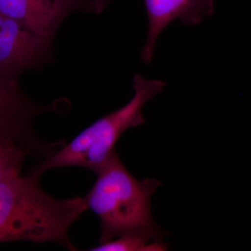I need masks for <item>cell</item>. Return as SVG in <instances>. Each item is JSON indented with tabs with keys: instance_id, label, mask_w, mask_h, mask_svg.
<instances>
[{
	"instance_id": "cell-1",
	"label": "cell",
	"mask_w": 251,
	"mask_h": 251,
	"mask_svg": "<svg viewBox=\"0 0 251 251\" xmlns=\"http://www.w3.org/2000/svg\"><path fill=\"white\" fill-rule=\"evenodd\" d=\"M40 177L27 173L0 181V243L52 242L77 251L68 233L87 210L85 198H54L41 188Z\"/></svg>"
},
{
	"instance_id": "cell-8",
	"label": "cell",
	"mask_w": 251,
	"mask_h": 251,
	"mask_svg": "<svg viewBox=\"0 0 251 251\" xmlns=\"http://www.w3.org/2000/svg\"><path fill=\"white\" fill-rule=\"evenodd\" d=\"M168 244L147 234H131L88 249L90 251H164Z\"/></svg>"
},
{
	"instance_id": "cell-3",
	"label": "cell",
	"mask_w": 251,
	"mask_h": 251,
	"mask_svg": "<svg viewBox=\"0 0 251 251\" xmlns=\"http://www.w3.org/2000/svg\"><path fill=\"white\" fill-rule=\"evenodd\" d=\"M166 85L163 80H150L136 74L133 80L134 96L128 103L94 122L57 152L39 161L28 173L41 176L54 168L79 166L97 174L125 130L145 123L143 107L161 93Z\"/></svg>"
},
{
	"instance_id": "cell-2",
	"label": "cell",
	"mask_w": 251,
	"mask_h": 251,
	"mask_svg": "<svg viewBox=\"0 0 251 251\" xmlns=\"http://www.w3.org/2000/svg\"><path fill=\"white\" fill-rule=\"evenodd\" d=\"M97 175L95 184L84 198L87 209L100 219V244L131 234H150L162 240L166 233L153 221L151 211V196L161 181L135 179L115 149Z\"/></svg>"
},
{
	"instance_id": "cell-6",
	"label": "cell",
	"mask_w": 251,
	"mask_h": 251,
	"mask_svg": "<svg viewBox=\"0 0 251 251\" xmlns=\"http://www.w3.org/2000/svg\"><path fill=\"white\" fill-rule=\"evenodd\" d=\"M89 11L83 0H0V13L34 34L53 41L67 16L75 10Z\"/></svg>"
},
{
	"instance_id": "cell-7",
	"label": "cell",
	"mask_w": 251,
	"mask_h": 251,
	"mask_svg": "<svg viewBox=\"0 0 251 251\" xmlns=\"http://www.w3.org/2000/svg\"><path fill=\"white\" fill-rule=\"evenodd\" d=\"M148 11V38L140 51V60L150 64L154 55L157 39L176 19L187 25H197L214 11V0H144Z\"/></svg>"
},
{
	"instance_id": "cell-10",
	"label": "cell",
	"mask_w": 251,
	"mask_h": 251,
	"mask_svg": "<svg viewBox=\"0 0 251 251\" xmlns=\"http://www.w3.org/2000/svg\"><path fill=\"white\" fill-rule=\"evenodd\" d=\"M89 4L90 11L94 14H100L106 7L110 0H83Z\"/></svg>"
},
{
	"instance_id": "cell-5",
	"label": "cell",
	"mask_w": 251,
	"mask_h": 251,
	"mask_svg": "<svg viewBox=\"0 0 251 251\" xmlns=\"http://www.w3.org/2000/svg\"><path fill=\"white\" fill-rule=\"evenodd\" d=\"M52 41L34 34L21 23L0 13V79L21 88L20 77L38 70L53 57Z\"/></svg>"
},
{
	"instance_id": "cell-9",
	"label": "cell",
	"mask_w": 251,
	"mask_h": 251,
	"mask_svg": "<svg viewBox=\"0 0 251 251\" xmlns=\"http://www.w3.org/2000/svg\"><path fill=\"white\" fill-rule=\"evenodd\" d=\"M27 153L12 140L0 138V181L21 175Z\"/></svg>"
},
{
	"instance_id": "cell-4",
	"label": "cell",
	"mask_w": 251,
	"mask_h": 251,
	"mask_svg": "<svg viewBox=\"0 0 251 251\" xmlns=\"http://www.w3.org/2000/svg\"><path fill=\"white\" fill-rule=\"evenodd\" d=\"M64 99L43 105L26 95L21 88H12L0 79V138L12 140L27 156L42 159L52 152L53 142L41 139L34 128L36 117L47 113L67 112Z\"/></svg>"
}]
</instances>
